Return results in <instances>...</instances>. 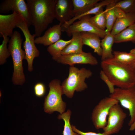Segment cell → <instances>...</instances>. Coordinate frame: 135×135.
I'll return each mask as SVG.
<instances>
[{"mask_svg": "<svg viewBox=\"0 0 135 135\" xmlns=\"http://www.w3.org/2000/svg\"><path fill=\"white\" fill-rule=\"evenodd\" d=\"M57 0H27L35 34L37 37L55 18L54 9Z\"/></svg>", "mask_w": 135, "mask_h": 135, "instance_id": "6da1fadb", "label": "cell"}, {"mask_svg": "<svg viewBox=\"0 0 135 135\" xmlns=\"http://www.w3.org/2000/svg\"><path fill=\"white\" fill-rule=\"evenodd\" d=\"M102 70L115 86L126 89L135 86L134 68L113 58L102 61Z\"/></svg>", "mask_w": 135, "mask_h": 135, "instance_id": "7a4b0ae2", "label": "cell"}, {"mask_svg": "<svg viewBox=\"0 0 135 135\" xmlns=\"http://www.w3.org/2000/svg\"><path fill=\"white\" fill-rule=\"evenodd\" d=\"M22 39L17 31H15L8 42V48L12 58L13 72L12 78L13 84L22 85L26 81L22 66V61L24 59L25 52L22 48Z\"/></svg>", "mask_w": 135, "mask_h": 135, "instance_id": "3957f363", "label": "cell"}, {"mask_svg": "<svg viewBox=\"0 0 135 135\" xmlns=\"http://www.w3.org/2000/svg\"><path fill=\"white\" fill-rule=\"evenodd\" d=\"M92 72L90 70L82 68L79 69L74 66H70L68 77L62 82L61 86L63 94L72 98L75 91L80 92L88 88L85 79L91 77Z\"/></svg>", "mask_w": 135, "mask_h": 135, "instance_id": "277c9868", "label": "cell"}, {"mask_svg": "<svg viewBox=\"0 0 135 135\" xmlns=\"http://www.w3.org/2000/svg\"><path fill=\"white\" fill-rule=\"evenodd\" d=\"M60 81L58 79L52 80L49 83V90L45 97L44 104V112L51 114L54 111L62 114L64 112L66 103L62 99L63 94Z\"/></svg>", "mask_w": 135, "mask_h": 135, "instance_id": "5b68a950", "label": "cell"}, {"mask_svg": "<svg viewBox=\"0 0 135 135\" xmlns=\"http://www.w3.org/2000/svg\"><path fill=\"white\" fill-rule=\"evenodd\" d=\"M17 27L22 31L25 38L23 43V48L25 52L24 59L27 62L28 70L32 72L33 70V63L34 58L38 57L40 52L35 45V38L36 36L34 34H31L28 29V27L26 22L24 21L18 24Z\"/></svg>", "mask_w": 135, "mask_h": 135, "instance_id": "8992f818", "label": "cell"}, {"mask_svg": "<svg viewBox=\"0 0 135 135\" xmlns=\"http://www.w3.org/2000/svg\"><path fill=\"white\" fill-rule=\"evenodd\" d=\"M109 96L118 100L122 107L128 110L130 118L128 124L130 126L135 122V86L128 88H116Z\"/></svg>", "mask_w": 135, "mask_h": 135, "instance_id": "52a82bcc", "label": "cell"}, {"mask_svg": "<svg viewBox=\"0 0 135 135\" xmlns=\"http://www.w3.org/2000/svg\"><path fill=\"white\" fill-rule=\"evenodd\" d=\"M118 102L117 100L109 96L101 100L95 106L92 114L91 119L96 129H103L106 126L110 108Z\"/></svg>", "mask_w": 135, "mask_h": 135, "instance_id": "ba28073f", "label": "cell"}, {"mask_svg": "<svg viewBox=\"0 0 135 135\" xmlns=\"http://www.w3.org/2000/svg\"><path fill=\"white\" fill-rule=\"evenodd\" d=\"M127 115L118 104L110 108L106 126L103 128L107 135H111L118 132L121 129Z\"/></svg>", "mask_w": 135, "mask_h": 135, "instance_id": "9c48e42d", "label": "cell"}, {"mask_svg": "<svg viewBox=\"0 0 135 135\" xmlns=\"http://www.w3.org/2000/svg\"><path fill=\"white\" fill-rule=\"evenodd\" d=\"M90 15L82 16L79 20L74 22L66 28H62V32H66L68 36H72V33L86 32L95 34L100 38H103L108 33L106 30H102L97 28L89 22Z\"/></svg>", "mask_w": 135, "mask_h": 135, "instance_id": "30bf717a", "label": "cell"}, {"mask_svg": "<svg viewBox=\"0 0 135 135\" xmlns=\"http://www.w3.org/2000/svg\"><path fill=\"white\" fill-rule=\"evenodd\" d=\"M11 11L20 13L28 27L32 25L28 6L24 0H4L2 1L0 4V12L7 14Z\"/></svg>", "mask_w": 135, "mask_h": 135, "instance_id": "8fae6325", "label": "cell"}, {"mask_svg": "<svg viewBox=\"0 0 135 135\" xmlns=\"http://www.w3.org/2000/svg\"><path fill=\"white\" fill-rule=\"evenodd\" d=\"M24 21L20 13L14 12L8 15L0 14V37H11L14 28L19 24Z\"/></svg>", "mask_w": 135, "mask_h": 135, "instance_id": "7c38bea8", "label": "cell"}, {"mask_svg": "<svg viewBox=\"0 0 135 135\" xmlns=\"http://www.w3.org/2000/svg\"><path fill=\"white\" fill-rule=\"evenodd\" d=\"M59 63L74 66L75 64L97 65L98 62L90 52H84L78 54L62 55L56 61Z\"/></svg>", "mask_w": 135, "mask_h": 135, "instance_id": "4fadbf2b", "label": "cell"}, {"mask_svg": "<svg viewBox=\"0 0 135 135\" xmlns=\"http://www.w3.org/2000/svg\"><path fill=\"white\" fill-rule=\"evenodd\" d=\"M72 0H57L55 5V18L63 24L74 17Z\"/></svg>", "mask_w": 135, "mask_h": 135, "instance_id": "5bb4252c", "label": "cell"}, {"mask_svg": "<svg viewBox=\"0 0 135 135\" xmlns=\"http://www.w3.org/2000/svg\"><path fill=\"white\" fill-rule=\"evenodd\" d=\"M62 25L60 22L58 24L50 27L45 32L43 36L35 38V44L49 46L59 40L62 35Z\"/></svg>", "mask_w": 135, "mask_h": 135, "instance_id": "9a60e30c", "label": "cell"}, {"mask_svg": "<svg viewBox=\"0 0 135 135\" xmlns=\"http://www.w3.org/2000/svg\"><path fill=\"white\" fill-rule=\"evenodd\" d=\"M83 45L88 46L94 50V52L101 56L102 49L100 37L96 34L88 32H80Z\"/></svg>", "mask_w": 135, "mask_h": 135, "instance_id": "2e32d148", "label": "cell"}, {"mask_svg": "<svg viewBox=\"0 0 135 135\" xmlns=\"http://www.w3.org/2000/svg\"><path fill=\"white\" fill-rule=\"evenodd\" d=\"M135 23V13L129 12L124 16L117 18L114 25L111 34L114 36Z\"/></svg>", "mask_w": 135, "mask_h": 135, "instance_id": "e0dca14e", "label": "cell"}, {"mask_svg": "<svg viewBox=\"0 0 135 135\" xmlns=\"http://www.w3.org/2000/svg\"><path fill=\"white\" fill-rule=\"evenodd\" d=\"M72 36V41L62 51V55L78 54L83 52L82 50L83 45L80 32H73Z\"/></svg>", "mask_w": 135, "mask_h": 135, "instance_id": "ac0fdd59", "label": "cell"}, {"mask_svg": "<svg viewBox=\"0 0 135 135\" xmlns=\"http://www.w3.org/2000/svg\"><path fill=\"white\" fill-rule=\"evenodd\" d=\"M100 0H72L74 17L81 15L90 10Z\"/></svg>", "mask_w": 135, "mask_h": 135, "instance_id": "d6986e66", "label": "cell"}, {"mask_svg": "<svg viewBox=\"0 0 135 135\" xmlns=\"http://www.w3.org/2000/svg\"><path fill=\"white\" fill-rule=\"evenodd\" d=\"M114 42V36L110 32H108L101 40V46L102 49L101 58L102 61L113 58L112 48Z\"/></svg>", "mask_w": 135, "mask_h": 135, "instance_id": "ffe728a7", "label": "cell"}, {"mask_svg": "<svg viewBox=\"0 0 135 135\" xmlns=\"http://www.w3.org/2000/svg\"><path fill=\"white\" fill-rule=\"evenodd\" d=\"M116 43L131 42L135 43V23L114 36Z\"/></svg>", "mask_w": 135, "mask_h": 135, "instance_id": "44dd1931", "label": "cell"}, {"mask_svg": "<svg viewBox=\"0 0 135 135\" xmlns=\"http://www.w3.org/2000/svg\"><path fill=\"white\" fill-rule=\"evenodd\" d=\"M72 40V38L68 40L60 39L48 46L47 48V51L52 56V60L57 61L62 56V51Z\"/></svg>", "mask_w": 135, "mask_h": 135, "instance_id": "7402d4cb", "label": "cell"}, {"mask_svg": "<svg viewBox=\"0 0 135 135\" xmlns=\"http://www.w3.org/2000/svg\"><path fill=\"white\" fill-rule=\"evenodd\" d=\"M118 1L114 0L106 6L105 10L106 21V30L108 32H111L117 18L115 13V7L116 4Z\"/></svg>", "mask_w": 135, "mask_h": 135, "instance_id": "603a6c76", "label": "cell"}, {"mask_svg": "<svg viewBox=\"0 0 135 135\" xmlns=\"http://www.w3.org/2000/svg\"><path fill=\"white\" fill-rule=\"evenodd\" d=\"M89 22L94 26L102 30L106 28V21L105 10H102L93 16H90Z\"/></svg>", "mask_w": 135, "mask_h": 135, "instance_id": "cb8c5ba5", "label": "cell"}, {"mask_svg": "<svg viewBox=\"0 0 135 135\" xmlns=\"http://www.w3.org/2000/svg\"><path fill=\"white\" fill-rule=\"evenodd\" d=\"M71 113V111L68 109L66 112L59 114L58 116V119H62L64 122L62 134L63 135H80L78 133L74 132L72 130L70 122Z\"/></svg>", "mask_w": 135, "mask_h": 135, "instance_id": "d4e9b609", "label": "cell"}, {"mask_svg": "<svg viewBox=\"0 0 135 135\" xmlns=\"http://www.w3.org/2000/svg\"><path fill=\"white\" fill-rule=\"evenodd\" d=\"M113 54L114 59L125 64H128L135 60V55L130 52L115 51Z\"/></svg>", "mask_w": 135, "mask_h": 135, "instance_id": "484cf974", "label": "cell"}, {"mask_svg": "<svg viewBox=\"0 0 135 135\" xmlns=\"http://www.w3.org/2000/svg\"><path fill=\"white\" fill-rule=\"evenodd\" d=\"M2 44L0 45V65L4 64L6 62V59L10 55L7 47V44L10 39L8 37L4 36Z\"/></svg>", "mask_w": 135, "mask_h": 135, "instance_id": "4316f807", "label": "cell"}, {"mask_svg": "<svg viewBox=\"0 0 135 135\" xmlns=\"http://www.w3.org/2000/svg\"><path fill=\"white\" fill-rule=\"evenodd\" d=\"M116 6L120 8L125 13H135V0H123L118 1Z\"/></svg>", "mask_w": 135, "mask_h": 135, "instance_id": "83f0119b", "label": "cell"}, {"mask_svg": "<svg viewBox=\"0 0 135 135\" xmlns=\"http://www.w3.org/2000/svg\"><path fill=\"white\" fill-rule=\"evenodd\" d=\"M100 76L101 79L106 84L108 88L110 93L112 94L114 92L115 88L114 84L110 80L108 77L102 70L100 72Z\"/></svg>", "mask_w": 135, "mask_h": 135, "instance_id": "f1b7e54d", "label": "cell"}, {"mask_svg": "<svg viewBox=\"0 0 135 135\" xmlns=\"http://www.w3.org/2000/svg\"><path fill=\"white\" fill-rule=\"evenodd\" d=\"M35 94L38 97H40L43 96L46 92V88L44 84L41 82L36 83L34 87Z\"/></svg>", "mask_w": 135, "mask_h": 135, "instance_id": "f546056e", "label": "cell"}, {"mask_svg": "<svg viewBox=\"0 0 135 135\" xmlns=\"http://www.w3.org/2000/svg\"><path fill=\"white\" fill-rule=\"evenodd\" d=\"M71 126L74 132L78 133L80 135H107L104 132L102 133H96L93 132H83L77 129L75 126L72 125Z\"/></svg>", "mask_w": 135, "mask_h": 135, "instance_id": "4dcf8cb0", "label": "cell"}, {"mask_svg": "<svg viewBox=\"0 0 135 135\" xmlns=\"http://www.w3.org/2000/svg\"><path fill=\"white\" fill-rule=\"evenodd\" d=\"M115 11L117 18H121L124 16L126 14L120 8L116 6V5Z\"/></svg>", "mask_w": 135, "mask_h": 135, "instance_id": "1f68e13d", "label": "cell"}, {"mask_svg": "<svg viewBox=\"0 0 135 135\" xmlns=\"http://www.w3.org/2000/svg\"><path fill=\"white\" fill-rule=\"evenodd\" d=\"M135 130V122L130 126L129 130L132 131Z\"/></svg>", "mask_w": 135, "mask_h": 135, "instance_id": "d6a6232c", "label": "cell"}, {"mask_svg": "<svg viewBox=\"0 0 135 135\" xmlns=\"http://www.w3.org/2000/svg\"><path fill=\"white\" fill-rule=\"evenodd\" d=\"M128 64L134 68L135 67V60L131 62Z\"/></svg>", "mask_w": 135, "mask_h": 135, "instance_id": "836d02e7", "label": "cell"}, {"mask_svg": "<svg viewBox=\"0 0 135 135\" xmlns=\"http://www.w3.org/2000/svg\"><path fill=\"white\" fill-rule=\"evenodd\" d=\"M130 52L132 54L135 55V48L131 50Z\"/></svg>", "mask_w": 135, "mask_h": 135, "instance_id": "e575fe53", "label": "cell"}, {"mask_svg": "<svg viewBox=\"0 0 135 135\" xmlns=\"http://www.w3.org/2000/svg\"><path fill=\"white\" fill-rule=\"evenodd\" d=\"M134 74H135V67H134Z\"/></svg>", "mask_w": 135, "mask_h": 135, "instance_id": "d590c367", "label": "cell"}, {"mask_svg": "<svg viewBox=\"0 0 135 135\" xmlns=\"http://www.w3.org/2000/svg\"><path fill=\"white\" fill-rule=\"evenodd\" d=\"M135 122H134V123H135Z\"/></svg>", "mask_w": 135, "mask_h": 135, "instance_id": "8d00e7d4", "label": "cell"}]
</instances>
